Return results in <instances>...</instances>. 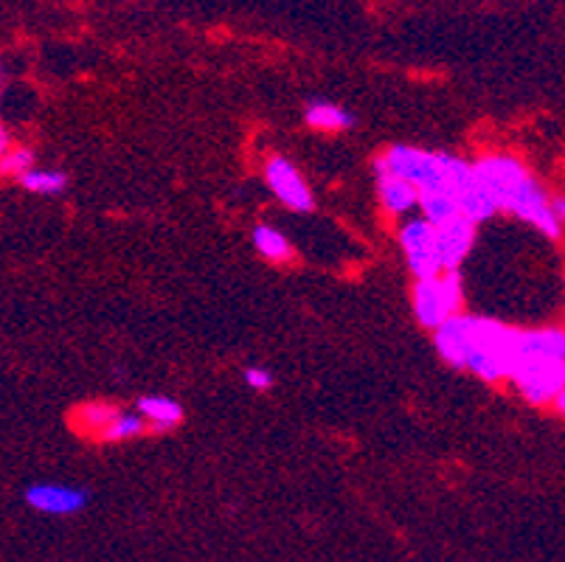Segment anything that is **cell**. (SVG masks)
Returning <instances> with one entry per match:
<instances>
[{"label": "cell", "mask_w": 565, "mask_h": 562, "mask_svg": "<svg viewBox=\"0 0 565 562\" xmlns=\"http://www.w3.org/2000/svg\"><path fill=\"white\" fill-rule=\"evenodd\" d=\"M26 503L40 515H76L88 506V492L68 484H31L26 489Z\"/></svg>", "instance_id": "ba28073f"}, {"label": "cell", "mask_w": 565, "mask_h": 562, "mask_svg": "<svg viewBox=\"0 0 565 562\" xmlns=\"http://www.w3.org/2000/svg\"><path fill=\"white\" fill-rule=\"evenodd\" d=\"M304 121L313 130H321V133H343V130H349L355 124V116L349 110H343L341 104L315 99V102H307V107H304Z\"/></svg>", "instance_id": "7c38bea8"}, {"label": "cell", "mask_w": 565, "mask_h": 562, "mask_svg": "<svg viewBox=\"0 0 565 562\" xmlns=\"http://www.w3.org/2000/svg\"><path fill=\"white\" fill-rule=\"evenodd\" d=\"M467 329H470V363L467 369L476 374L484 383H498L509 377L518 363V341L521 329L498 324L490 318H476L467 315Z\"/></svg>", "instance_id": "7a4b0ae2"}, {"label": "cell", "mask_w": 565, "mask_h": 562, "mask_svg": "<svg viewBox=\"0 0 565 562\" xmlns=\"http://www.w3.org/2000/svg\"><path fill=\"white\" fill-rule=\"evenodd\" d=\"M450 163L453 155L447 152H428L417 147H391L374 161V172H391L397 178L408 180L419 194L447 192V178H450Z\"/></svg>", "instance_id": "3957f363"}, {"label": "cell", "mask_w": 565, "mask_h": 562, "mask_svg": "<svg viewBox=\"0 0 565 562\" xmlns=\"http://www.w3.org/2000/svg\"><path fill=\"white\" fill-rule=\"evenodd\" d=\"M554 211H557V217H560V222L565 225V197H557V200H554Z\"/></svg>", "instance_id": "44dd1931"}, {"label": "cell", "mask_w": 565, "mask_h": 562, "mask_svg": "<svg viewBox=\"0 0 565 562\" xmlns=\"http://www.w3.org/2000/svg\"><path fill=\"white\" fill-rule=\"evenodd\" d=\"M245 383L251 385L253 391H265L273 385V374L268 369H259V366H251L245 369Z\"/></svg>", "instance_id": "ffe728a7"}, {"label": "cell", "mask_w": 565, "mask_h": 562, "mask_svg": "<svg viewBox=\"0 0 565 562\" xmlns=\"http://www.w3.org/2000/svg\"><path fill=\"white\" fill-rule=\"evenodd\" d=\"M436 352L450 363L453 369H467L470 363V329H467V315L450 318L445 326L436 329Z\"/></svg>", "instance_id": "30bf717a"}, {"label": "cell", "mask_w": 565, "mask_h": 562, "mask_svg": "<svg viewBox=\"0 0 565 562\" xmlns=\"http://www.w3.org/2000/svg\"><path fill=\"white\" fill-rule=\"evenodd\" d=\"M377 194L388 214H408L422 200V194L408 180L397 178L391 172H377Z\"/></svg>", "instance_id": "8fae6325"}, {"label": "cell", "mask_w": 565, "mask_h": 562, "mask_svg": "<svg viewBox=\"0 0 565 562\" xmlns=\"http://www.w3.org/2000/svg\"><path fill=\"white\" fill-rule=\"evenodd\" d=\"M265 180H268L270 192L276 194L287 208L301 211V214L315 208V197L307 180L301 178V172L287 158H270L265 163Z\"/></svg>", "instance_id": "52a82bcc"}, {"label": "cell", "mask_w": 565, "mask_h": 562, "mask_svg": "<svg viewBox=\"0 0 565 562\" xmlns=\"http://www.w3.org/2000/svg\"><path fill=\"white\" fill-rule=\"evenodd\" d=\"M554 405H557V408H560V411H563V414H565V388H563V391H560V397L554 400Z\"/></svg>", "instance_id": "7402d4cb"}, {"label": "cell", "mask_w": 565, "mask_h": 562, "mask_svg": "<svg viewBox=\"0 0 565 562\" xmlns=\"http://www.w3.org/2000/svg\"><path fill=\"white\" fill-rule=\"evenodd\" d=\"M119 414V408H113V405H107V402H90V405H85V408L79 411V422H82V428L96 433V436L102 439V433L119 419Z\"/></svg>", "instance_id": "e0dca14e"}, {"label": "cell", "mask_w": 565, "mask_h": 562, "mask_svg": "<svg viewBox=\"0 0 565 562\" xmlns=\"http://www.w3.org/2000/svg\"><path fill=\"white\" fill-rule=\"evenodd\" d=\"M476 172L481 183L492 194L498 211H509L518 220L535 225L540 234L549 239H557L563 234V222L554 211V203L549 194L543 192V186L537 183L526 166L509 155H490L476 163Z\"/></svg>", "instance_id": "6da1fadb"}, {"label": "cell", "mask_w": 565, "mask_h": 562, "mask_svg": "<svg viewBox=\"0 0 565 562\" xmlns=\"http://www.w3.org/2000/svg\"><path fill=\"white\" fill-rule=\"evenodd\" d=\"M20 186L34 194H60L68 186V175L60 169H31L20 178Z\"/></svg>", "instance_id": "2e32d148"}, {"label": "cell", "mask_w": 565, "mask_h": 562, "mask_svg": "<svg viewBox=\"0 0 565 562\" xmlns=\"http://www.w3.org/2000/svg\"><path fill=\"white\" fill-rule=\"evenodd\" d=\"M147 428V419L141 414H127V411H121L119 419L102 433V442H127V439L141 436Z\"/></svg>", "instance_id": "ac0fdd59"}, {"label": "cell", "mask_w": 565, "mask_h": 562, "mask_svg": "<svg viewBox=\"0 0 565 562\" xmlns=\"http://www.w3.org/2000/svg\"><path fill=\"white\" fill-rule=\"evenodd\" d=\"M400 245L408 256L411 273L422 279H436L445 273L442 256H439V239H436V225L428 220H411L402 225Z\"/></svg>", "instance_id": "5b68a950"}, {"label": "cell", "mask_w": 565, "mask_h": 562, "mask_svg": "<svg viewBox=\"0 0 565 562\" xmlns=\"http://www.w3.org/2000/svg\"><path fill=\"white\" fill-rule=\"evenodd\" d=\"M253 245H256V251L262 253L265 259H270V262H287V259H293V245H290V239L284 237L282 231H276L273 225H259V228L253 231Z\"/></svg>", "instance_id": "5bb4252c"}, {"label": "cell", "mask_w": 565, "mask_h": 562, "mask_svg": "<svg viewBox=\"0 0 565 562\" xmlns=\"http://www.w3.org/2000/svg\"><path fill=\"white\" fill-rule=\"evenodd\" d=\"M464 301L461 293V279L459 270H447L436 279H422L414 284V312H417V321L425 329H439L445 326L450 318L461 315L459 307Z\"/></svg>", "instance_id": "277c9868"}, {"label": "cell", "mask_w": 565, "mask_h": 562, "mask_svg": "<svg viewBox=\"0 0 565 562\" xmlns=\"http://www.w3.org/2000/svg\"><path fill=\"white\" fill-rule=\"evenodd\" d=\"M0 169H3V175L6 178H23L26 172L34 169V152L26 147H15L9 149V152H3V161H0Z\"/></svg>", "instance_id": "d6986e66"}, {"label": "cell", "mask_w": 565, "mask_h": 562, "mask_svg": "<svg viewBox=\"0 0 565 562\" xmlns=\"http://www.w3.org/2000/svg\"><path fill=\"white\" fill-rule=\"evenodd\" d=\"M419 206H422V220H428L431 225H436V228L461 217V208L459 203H456V197H450L447 192L422 194Z\"/></svg>", "instance_id": "9a60e30c"}, {"label": "cell", "mask_w": 565, "mask_h": 562, "mask_svg": "<svg viewBox=\"0 0 565 562\" xmlns=\"http://www.w3.org/2000/svg\"><path fill=\"white\" fill-rule=\"evenodd\" d=\"M512 383L518 385L529 402H554L565 388V363L563 360H518L512 371Z\"/></svg>", "instance_id": "8992f818"}, {"label": "cell", "mask_w": 565, "mask_h": 562, "mask_svg": "<svg viewBox=\"0 0 565 562\" xmlns=\"http://www.w3.org/2000/svg\"><path fill=\"white\" fill-rule=\"evenodd\" d=\"M436 239H439V256H442V267L447 270H459V265L467 259V253L476 245V222L467 217H456V220L445 222L436 228Z\"/></svg>", "instance_id": "9c48e42d"}, {"label": "cell", "mask_w": 565, "mask_h": 562, "mask_svg": "<svg viewBox=\"0 0 565 562\" xmlns=\"http://www.w3.org/2000/svg\"><path fill=\"white\" fill-rule=\"evenodd\" d=\"M138 414L147 419V425L152 430H172L178 428L183 422V408L180 402H175L172 397H141L138 400Z\"/></svg>", "instance_id": "4fadbf2b"}]
</instances>
